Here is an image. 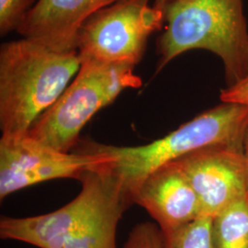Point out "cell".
<instances>
[{"label": "cell", "instance_id": "277c9868", "mask_svg": "<svg viewBox=\"0 0 248 248\" xmlns=\"http://www.w3.org/2000/svg\"><path fill=\"white\" fill-rule=\"evenodd\" d=\"M156 41V73L178 55L202 49L223 62L227 87L248 78V30L243 0H175Z\"/></svg>", "mask_w": 248, "mask_h": 248}, {"label": "cell", "instance_id": "9c48e42d", "mask_svg": "<svg viewBox=\"0 0 248 248\" xmlns=\"http://www.w3.org/2000/svg\"><path fill=\"white\" fill-rule=\"evenodd\" d=\"M149 213L163 232H168L202 216L195 191L176 161L152 172L133 197Z\"/></svg>", "mask_w": 248, "mask_h": 248}, {"label": "cell", "instance_id": "ba28073f", "mask_svg": "<svg viewBox=\"0 0 248 248\" xmlns=\"http://www.w3.org/2000/svg\"><path fill=\"white\" fill-rule=\"evenodd\" d=\"M195 191L202 216L214 217L232 204L248 200L244 147L214 144L176 160Z\"/></svg>", "mask_w": 248, "mask_h": 248}, {"label": "cell", "instance_id": "7a4b0ae2", "mask_svg": "<svg viewBox=\"0 0 248 248\" xmlns=\"http://www.w3.org/2000/svg\"><path fill=\"white\" fill-rule=\"evenodd\" d=\"M81 66L78 52L60 53L22 38L0 47V130L22 137L53 106Z\"/></svg>", "mask_w": 248, "mask_h": 248}, {"label": "cell", "instance_id": "5b68a950", "mask_svg": "<svg viewBox=\"0 0 248 248\" xmlns=\"http://www.w3.org/2000/svg\"><path fill=\"white\" fill-rule=\"evenodd\" d=\"M133 70L126 65L81 61L70 85L37 119L27 135L55 150H74L81 131L99 110L113 103L125 89L142 86V79Z\"/></svg>", "mask_w": 248, "mask_h": 248}, {"label": "cell", "instance_id": "52a82bcc", "mask_svg": "<svg viewBox=\"0 0 248 248\" xmlns=\"http://www.w3.org/2000/svg\"><path fill=\"white\" fill-rule=\"evenodd\" d=\"M105 158L78 151L64 153L28 135L0 139V200L45 181L80 177Z\"/></svg>", "mask_w": 248, "mask_h": 248}, {"label": "cell", "instance_id": "e0dca14e", "mask_svg": "<svg viewBox=\"0 0 248 248\" xmlns=\"http://www.w3.org/2000/svg\"><path fill=\"white\" fill-rule=\"evenodd\" d=\"M173 1H175V0H155L154 7H155L156 9H160V10L165 12V9L167 8V6Z\"/></svg>", "mask_w": 248, "mask_h": 248}, {"label": "cell", "instance_id": "9a60e30c", "mask_svg": "<svg viewBox=\"0 0 248 248\" xmlns=\"http://www.w3.org/2000/svg\"><path fill=\"white\" fill-rule=\"evenodd\" d=\"M222 102L238 103L248 106V78L221 91Z\"/></svg>", "mask_w": 248, "mask_h": 248}, {"label": "cell", "instance_id": "3957f363", "mask_svg": "<svg viewBox=\"0 0 248 248\" xmlns=\"http://www.w3.org/2000/svg\"><path fill=\"white\" fill-rule=\"evenodd\" d=\"M248 126V106L222 102L147 144L117 146L79 141L74 151L103 156L102 165L133 201V194L146 177L166 164L210 145L243 146Z\"/></svg>", "mask_w": 248, "mask_h": 248}, {"label": "cell", "instance_id": "6da1fadb", "mask_svg": "<svg viewBox=\"0 0 248 248\" xmlns=\"http://www.w3.org/2000/svg\"><path fill=\"white\" fill-rule=\"evenodd\" d=\"M78 180V195L56 211L30 217L2 216L1 239L38 248H117L118 225L133 205L132 199L102 163Z\"/></svg>", "mask_w": 248, "mask_h": 248}, {"label": "cell", "instance_id": "30bf717a", "mask_svg": "<svg viewBox=\"0 0 248 248\" xmlns=\"http://www.w3.org/2000/svg\"><path fill=\"white\" fill-rule=\"evenodd\" d=\"M119 1L38 0L17 32L56 52H76L83 24L100 9Z\"/></svg>", "mask_w": 248, "mask_h": 248}, {"label": "cell", "instance_id": "5bb4252c", "mask_svg": "<svg viewBox=\"0 0 248 248\" xmlns=\"http://www.w3.org/2000/svg\"><path fill=\"white\" fill-rule=\"evenodd\" d=\"M124 248H165L163 232L155 222H140L130 232Z\"/></svg>", "mask_w": 248, "mask_h": 248}, {"label": "cell", "instance_id": "8992f818", "mask_svg": "<svg viewBox=\"0 0 248 248\" xmlns=\"http://www.w3.org/2000/svg\"><path fill=\"white\" fill-rule=\"evenodd\" d=\"M165 22V12L149 0H121L83 24L77 52L81 61L134 68L142 61L149 37L163 30Z\"/></svg>", "mask_w": 248, "mask_h": 248}, {"label": "cell", "instance_id": "7c38bea8", "mask_svg": "<svg viewBox=\"0 0 248 248\" xmlns=\"http://www.w3.org/2000/svg\"><path fill=\"white\" fill-rule=\"evenodd\" d=\"M213 217L201 216L175 230L163 232L165 248H215Z\"/></svg>", "mask_w": 248, "mask_h": 248}, {"label": "cell", "instance_id": "2e32d148", "mask_svg": "<svg viewBox=\"0 0 248 248\" xmlns=\"http://www.w3.org/2000/svg\"><path fill=\"white\" fill-rule=\"evenodd\" d=\"M243 147H244V155H245V160H246V166H247V171H248V128H247V131H246V133H245V137H244V143H243Z\"/></svg>", "mask_w": 248, "mask_h": 248}, {"label": "cell", "instance_id": "4fadbf2b", "mask_svg": "<svg viewBox=\"0 0 248 248\" xmlns=\"http://www.w3.org/2000/svg\"><path fill=\"white\" fill-rule=\"evenodd\" d=\"M36 3V0H0L1 37L18 31Z\"/></svg>", "mask_w": 248, "mask_h": 248}, {"label": "cell", "instance_id": "8fae6325", "mask_svg": "<svg viewBox=\"0 0 248 248\" xmlns=\"http://www.w3.org/2000/svg\"><path fill=\"white\" fill-rule=\"evenodd\" d=\"M215 248H248V201L244 200L213 217Z\"/></svg>", "mask_w": 248, "mask_h": 248}]
</instances>
